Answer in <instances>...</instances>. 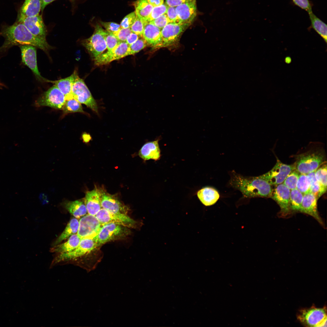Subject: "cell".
<instances>
[{
	"label": "cell",
	"mask_w": 327,
	"mask_h": 327,
	"mask_svg": "<svg viewBox=\"0 0 327 327\" xmlns=\"http://www.w3.org/2000/svg\"><path fill=\"white\" fill-rule=\"evenodd\" d=\"M55 0H41V11L42 12L45 7L48 4ZM71 2H73L75 0H69Z\"/></svg>",
	"instance_id": "816d5d0a"
},
{
	"label": "cell",
	"mask_w": 327,
	"mask_h": 327,
	"mask_svg": "<svg viewBox=\"0 0 327 327\" xmlns=\"http://www.w3.org/2000/svg\"><path fill=\"white\" fill-rule=\"evenodd\" d=\"M175 7H168L166 13L170 22L182 23L180 21L176 12Z\"/></svg>",
	"instance_id": "bcb514c9"
},
{
	"label": "cell",
	"mask_w": 327,
	"mask_h": 327,
	"mask_svg": "<svg viewBox=\"0 0 327 327\" xmlns=\"http://www.w3.org/2000/svg\"><path fill=\"white\" fill-rule=\"evenodd\" d=\"M66 101L65 95L55 85L50 88L35 102L37 106H47L62 110Z\"/></svg>",
	"instance_id": "9c48e42d"
},
{
	"label": "cell",
	"mask_w": 327,
	"mask_h": 327,
	"mask_svg": "<svg viewBox=\"0 0 327 327\" xmlns=\"http://www.w3.org/2000/svg\"><path fill=\"white\" fill-rule=\"evenodd\" d=\"M311 22L310 28L313 29L323 39L327 42L326 24L317 17L312 12L308 13Z\"/></svg>",
	"instance_id": "f546056e"
},
{
	"label": "cell",
	"mask_w": 327,
	"mask_h": 327,
	"mask_svg": "<svg viewBox=\"0 0 327 327\" xmlns=\"http://www.w3.org/2000/svg\"><path fill=\"white\" fill-rule=\"evenodd\" d=\"M17 21L23 23L34 36L41 39H46L47 29L41 15H39L25 18Z\"/></svg>",
	"instance_id": "ac0fdd59"
},
{
	"label": "cell",
	"mask_w": 327,
	"mask_h": 327,
	"mask_svg": "<svg viewBox=\"0 0 327 327\" xmlns=\"http://www.w3.org/2000/svg\"><path fill=\"white\" fill-rule=\"evenodd\" d=\"M310 180L306 174H300L298 180L296 188L303 195L310 192Z\"/></svg>",
	"instance_id": "e575fe53"
},
{
	"label": "cell",
	"mask_w": 327,
	"mask_h": 327,
	"mask_svg": "<svg viewBox=\"0 0 327 327\" xmlns=\"http://www.w3.org/2000/svg\"><path fill=\"white\" fill-rule=\"evenodd\" d=\"M41 8V0H25L18 13L17 21L39 15Z\"/></svg>",
	"instance_id": "603a6c76"
},
{
	"label": "cell",
	"mask_w": 327,
	"mask_h": 327,
	"mask_svg": "<svg viewBox=\"0 0 327 327\" xmlns=\"http://www.w3.org/2000/svg\"><path fill=\"white\" fill-rule=\"evenodd\" d=\"M19 46L21 50L22 63L31 70L38 81L47 82V80L41 75L38 69L36 47L27 45Z\"/></svg>",
	"instance_id": "9a60e30c"
},
{
	"label": "cell",
	"mask_w": 327,
	"mask_h": 327,
	"mask_svg": "<svg viewBox=\"0 0 327 327\" xmlns=\"http://www.w3.org/2000/svg\"><path fill=\"white\" fill-rule=\"evenodd\" d=\"M0 35L5 38L0 52H5L15 45H27L48 51L51 47L46 39L33 35L21 22L16 21L11 25H5L0 31Z\"/></svg>",
	"instance_id": "6da1fadb"
},
{
	"label": "cell",
	"mask_w": 327,
	"mask_h": 327,
	"mask_svg": "<svg viewBox=\"0 0 327 327\" xmlns=\"http://www.w3.org/2000/svg\"><path fill=\"white\" fill-rule=\"evenodd\" d=\"M129 45L126 41H121L114 49L102 53L94 60L97 65H101L109 63L113 61L119 59L128 55Z\"/></svg>",
	"instance_id": "2e32d148"
},
{
	"label": "cell",
	"mask_w": 327,
	"mask_h": 327,
	"mask_svg": "<svg viewBox=\"0 0 327 327\" xmlns=\"http://www.w3.org/2000/svg\"><path fill=\"white\" fill-rule=\"evenodd\" d=\"M63 204L65 209L75 218L83 216L87 212L85 203L80 200L74 201L66 200Z\"/></svg>",
	"instance_id": "83f0119b"
},
{
	"label": "cell",
	"mask_w": 327,
	"mask_h": 327,
	"mask_svg": "<svg viewBox=\"0 0 327 327\" xmlns=\"http://www.w3.org/2000/svg\"><path fill=\"white\" fill-rule=\"evenodd\" d=\"M81 240L77 233L73 234L65 242L54 246L51 248V251L58 254L71 252L78 247Z\"/></svg>",
	"instance_id": "4316f807"
},
{
	"label": "cell",
	"mask_w": 327,
	"mask_h": 327,
	"mask_svg": "<svg viewBox=\"0 0 327 327\" xmlns=\"http://www.w3.org/2000/svg\"><path fill=\"white\" fill-rule=\"evenodd\" d=\"M149 22L153 24L161 30L170 23L166 13Z\"/></svg>",
	"instance_id": "7bdbcfd3"
},
{
	"label": "cell",
	"mask_w": 327,
	"mask_h": 327,
	"mask_svg": "<svg viewBox=\"0 0 327 327\" xmlns=\"http://www.w3.org/2000/svg\"><path fill=\"white\" fill-rule=\"evenodd\" d=\"M136 15L141 19L147 21L154 7L147 0H137L133 3Z\"/></svg>",
	"instance_id": "f1b7e54d"
},
{
	"label": "cell",
	"mask_w": 327,
	"mask_h": 327,
	"mask_svg": "<svg viewBox=\"0 0 327 327\" xmlns=\"http://www.w3.org/2000/svg\"><path fill=\"white\" fill-rule=\"evenodd\" d=\"M101 203L102 208L115 214H127L129 208L122 203L114 195L101 190Z\"/></svg>",
	"instance_id": "e0dca14e"
},
{
	"label": "cell",
	"mask_w": 327,
	"mask_h": 327,
	"mask_svg": "<svg viewBox=\"0 0 327 327\" xmlns=\"http://www.w3.org/2000/svg\"><path fill=\"white\" fill-rule=\"evenodd\" d=\"M293 164L294 170L300 174H307L315 171L325 162V156L322 151H309L297 156Z\"/></svg>",
	"instance_id": "277c9868"
},
{
	"label": "cell",
	"mask_w": 327,
	"mask_h": 327,
	"mask_svg": "<svg viewBox=\"0 0 327 327\" xmlns=\"http://www.w3.org/2000/svg\"><path fill=\"white\" fill-rule=\"evenodd\" d=\"M303 195L297 188L290 190V204L292 214L300 212Z\"/></svg>",
	"instance_id": "d6a6232c"
},
{
	"label": "cell",
	"mask_w": 327,
	"mask_h": 327,
	"mask_svg": "<svg viewBox=\"0 0 327 327\" xmlns=\"http://www.w3.org/2000/svg\"><path fill=\"white\" fill-rule=\"evenodd\" d=\"M176 11L181 23L190 25L197 15L196 0H188L176 7Z\"/></svg>",
	"instance_id": "ffe728a7"
},
{
	"label": "cell",
	"mask_w": 327,
	"mask_h": 327,
	"mask_svg": "<svg viewBox=\"0 0 327 327\" xmlns=\"http://www.w3.org/2000/svg\"><path fill=\"white\" fill-rule=\"evenodd\" d=\"M154 7L160 5L164 3V0H147Z\"/></svg>",
	"instance_id": "f907efd6"
},
{
	"label": "cell",
	"mask_w": 327,
	"mask_h": 327,
	"mask_svg": "<svg viewBox=\"0 0 327 327\" xmlns=\"http://www.w3.org/2000/svg\"><path fill=\"white\" fill-rule=\"evenodd\" d=\"M291 61L292 59L290 57H286L285 59V61L286 64H289L291 63Z\"/></svg>",
	"instance_id": "f5cc1de1"
},
{
	"label": "cell",
	"mask_w": 327,
	"mask_h": 327,
	"mask_svg": "<svg viewBox=\"0 0 327 327\" xmlns=\"http://www.w3.org/2000/svg\"><path fill=\"white\" fill-rule=\"evenodd\" d=\"M105 30L99 25L94 26L93 35L83 41L82 44L94 60L103 53L107 48L105 39Z\"/></svg>",
	"instance_id": "52a82bcc"
},
{
	"label": "cell",
	"mask_w": 327,
	"mask_h": 327,
	"mask_svg": "<svg viewBox=\"0 0 327 327\" xmlns=\"http://www.w3.org/2000/svg\"><path fill=\"white\" fill-rule=\"evenodd\" d=\"M79 222L77 234L81 239L96 237L102 226L95 216L88 214L83 216Z\"/></svg>",
	"instance_id": "4fadbf2b"
},
{
	"label": "cell",
	"mask_w": 327,
	"mask_h": 327,
	"mask_svg": "<svg viewBox=\"0 0 327 327\" xmlns=\"http://www.w3.org/2000/svg\"><path fill=\"white\" fill-rule=\"evenodd\" d=\"M79 225V221L76 218L71 219L62 233L54 242V246L60 244L62 241L69 238L72 235L76 234L78 230Z\"/></svg>",
	"instance_id": "4dcf8cb0"
},
{
	"label": "cell",
	"mask_w": 327,
	"mask_h": 327,
	"mask_svg": "<svg viewBox=\"0 0 327 327\" xmlns=\"http://www.w3.org/2000/svg\"><path fill=\"white\" fill-rule=\"evenodd\" d=\"M300 174L296 170H293L287 176L283 183L290 190L296 188Z\"/></svg>",
	"instance_id": "d590c367"
},
{
	"label": "cell",
	"mask_w": 327,
	"mask_h": 327,
	"mask_svg": "<svg viewBox=\"0 0 327 327\" xmlns=\"http://www.w3.org/2000/svg\"><path fill=\"white\" fill-rule=\"evenodd\" d=\"M101 190L96 187L86 193L84 203L88 214L95 216L102 208L101 203Z\"/></svg>",
	"instance_id": "7402d4cb"
},
{
	"label": "cell",
	"mask_w": 327,
	"mask_h": 327,
	"mask_svg": "<svg viewBox=\"0 0 327 327\" xmlns=\"http://www.w3.org/2000/svg\"><path fill=\"white\" fill-rule=\"evenodd\" d=\"M159 140L157 139L145 143L139 151V156L145 160L150 159H153L155 161L159 160L161 154Z\"/></svg>",
	"instance_id": "cb8c5ba5"
},
{
	"label": "cell",
	"mask_w": 327,
	"mask_h": 327,
	"mask_svg": "<svg viewBox=\"0 0 327 327\" xmlns=\"http://www.w3.org/2000/svg\"><path fill=\"white\" fill-rule=\"evenodd\" d=\"M95 216L102 226L114 223L128 228H135L137 223L127 214L113 213L103 208L100 210Z\"/></svg>",
	"instance_id": "8fae6325"
},
{
	"label": "cell",
	"mask_w": 327,
	"mask_h": 327,
	"mask_svg": "<svg viewBox=\"0 0 327 327\" xmlns=\"http://www.w3.org/2000/svg\"><path fill=\"white\" fill-rule=\"evenodd\" d=\"M160 28L145 21L142 37L147 44L154 48L161 47L162 38Z\"/></svg>",
	"instance_id": "44dd1931"
},
{
	"label": "cell",
	"mask_w": 327,
	"mask_h": 327,
	"mask_svg": "<svg viewBox=\"0 0 327 327\" xmlns=\"http://www.w3.org/2000/svg\"><path fill=\"white\" fill-rule=\"evenodd\" d=\"M78 75L77 72L74 71L72 74L68 77L54 81L48 80L47 82L54 84L65 95L66 100H69L73 98L72 88Z\"/></svg>",
	"instance_id": "d4e9b609"
},
{
	"label": "cell",
	"mask_w": 327,
	"mask_h": 327,
	"mask_svg": "<svg viewBox=\"0 0 327 327\" xmlns=\"http://www.w3.org/2000/svg\"><path fill=\"white\" fill-rule=\"evenodd\" d=\"M229 184L240 191L247 198L270 197L272 186L260 176L245 177L233 171L230 174Z\"/></svg>",
	"instance_id": "7a4b0ae2"
},
{
	"label": "cell",
	"mask_w": 327,
	"mask_h": 327,
	"mask_svg": "<svg viewBox=\"0 0 327 327\" xmlns=\"http://www.w3.org/2000/svg\"><path fill=\"white\" fill-rule=\"evenodd\" d=\"M327 173L326 161L322 164L315 171V177L320 187L319 198L327 190Z\"/></svg>",
	"instance_id": "1f68e13d"
},
{
	"label": "cell",
	"mask_w": 327,
	"mask_h": 327,
	"mask_svg": "<svg viewBox=\"0 0 327 327\" xmlns=\"http://www.w3.org/2000/svg\"><path fill=\"white\" fill-rule=\"evenodd\" d=\"M197 196L201 203L206 206L214 204L220 197L218 191L211 187H205L199 190Z\"/></svg>",
	"instance_id": "484cf974"
},
{
	"label": "cell",
	"mask_w": 327,
	"mask_h": 327,
	"mask_svg": "<svg viewBox=\"0 0 327 327\" xmlns=\"http://www.w3.org/2000/svg\"><path fill=\"white\" fill-rule=\"evenodd\" d=\"M5 87V85L0 81V89H2L3 87Z\"/></svg>",
	"instance_id": "db71d44e"
},
{
	"label": "cell",
	"mask_w": 327,
	"mask_h": 327,
	"mask_svg": "<svg viewBox=\"0 0 327 327\" xmlns=\"http://www.w3.org/2000/svg\"><path fill=\"white\" fill-rule=\"evenodd\" d=\"M294 170V165L283 164L277 159L273 168L260 176L271 185L275 186L282 183L287 176Z\"/></svg>",
	"instance_id": "7c38bea8"
},
{
	"label": "cell",
	"mask_w": 327,
	"mask_h": 327,
	"mask_svg": "<svg viewBox=\"0 0 327 327\" xmlns=\"http://www.w3.org/2000/svg\"><path fill=\"white\" fill-rule=\"evenodd\" d=\"M145 21L136 15L134 22L130 27L131 31L142 37Z\"/></svg>",
	"instance_id": "60d3db41"
},
{
	"label": "cell",
	"mask_w": 327,
	"mask_h": 327,
	"mask_svg": "<svg viewBox=\"0 0 327 327\" xmlns=\"http://www.w3.org/2000/svg\"><path fill=\"white\" fill-rule=\"evenodd\" d=\"M97 247L96 237L81 239L78 247L72 251L58 254L53 259L50 268H51L58 265L70 263L86 270L85 256Z\"/></svg>",
	"instance_id": "3957f363"
},
{
	"label": "cell",
	"mask_w": 327,
	"mask_h": 327,
	"mask_svg": "<svg viewBox=\"0 0 327 327\" xmlns=\"http://www.w3.org/2000/svg\"><path fill=\"white\" fill-rule=\"evenodd\" d=\"M101 24L106 29V30L113 33L119 30L121 28L120 25L114 22H105L100 21Z\"/></svg>",
	"instance_id": "7dc6e473"
},
{
	"label": "cell",
	"mask_w": 327,
	"mask_h": 327,
	"mask_svg": "<svg viewBox=\"0 0 327 327\" xmlns=\"http://www.w3.org/2000/svg\"><path fill=\"white\" fill-rule=\"evenodd\" d=\"M105 39L107 51L112 50L121 42L112 33H109L105 30Z\"/></svg>",
	"instance_id": "ab89813d"
},
{
	"label": "cell",
	"mask_w": 327,
	"mask_h": 327,
	"mask_svg": "<svg viewBox=\"0 0 327 327\" xmlns=\"http://www.w3.org/2000/svg\"><path fill=\"white\" fill-rule=\"evenodd\" d=\"M168 6L165 3L158 6L154 7L149 16L147 21L150 22L165 14L167 10Z\"/></svg>",
	"instance_id": "74e56055"
},
{
	"label": "cell",
	"mask_w": 327,
	"mask_h": 327,
	"mask_svg": "<svg viewBox=\"0 0 327 327\" xmlns=\"http://www.w3.org/2000/svg\"><path fill=\"white\" fill-rule=\"evenodd\" d=\"M294 4L308 13L312 12V4L309 0H292Z\"/></svg>",
	"instance_id": "ee69618b"
},
{
	"label": "cell",
	"mask_w": 327,
	"mask_h": 327,
	"mask_svg": "<svg viewBox=\"0 0 327 327\" xmlns=\"http://www.w3.org/2000/svg\"><path fill=\"white\" fill-rule=\"evenodd\" d=\"M145 40L140 36L135 42L129 45L128 50V55H134L144 49L147 45Z\"/></svg>",
	"instance_id": "8d00e7d4"
},
{
	"label": "cell",
	"mask_w": 327,
	"mask_h": 327,
	"mask_svg": "<svg viewBox=\"0 0 327 327\" xmlns=\"http://www.w3.org/2000/svg\"><path fill=\"white\" fill-rule=\"evenodd\" d=\"M310 180V192L316 195L319 199L320 187L319 183L316 179L315 171L307 174Z\"/></svg>",
	"instance_id": "f35d334b"
},
{
	"label": "cell",
	"mask_w": 327,
	"mask_h": 327,
	"mask_svg": "<svg viewBox=\"0 0 327 327\" xmlns=\"http://www.w3.org/2000/svg\"><path fill=\"white\" fill-rule=\"evenodd\" d=\"M62 110L64 114L76 112L85 113L81 104L74 98L66 100Z\"/></svg>",
	"instance_id": "836d02e7"
},
{
	"label": "cell",
	"mask_w": 327,
	"mask_h": 327,
	"mask_svg": "<svg viewBox=\"0 0 327 327\" xmlns=\"http://www.w3.org/2000/svg\"><path fill=\"white\" fill-rule=\"evenodd\" d=\"M71 91L74 98L98 113V107L96 101L83 80L79 78L78 75L73 84Z\"/></svg>",
	"instance_id": "ba28073f"
},
{
	"label": "cell",
	"mask_w": 327,
	"mask_h": 327,
	"mask_svg": "<svg viewBox=\"0 0 327 327\" xmlns=\"http://www.w3.org/2000/svg\"><path fill=\"white\" fill-rule=\"evenodd\" d=\"M190 25L186 23H168L161 30V47L169 46L174 44Z\"/></svg>",
	"instance_id": "5bb4252c"
},
{
	"label": "cell",
	"mask_w": 327,
	"mask_h": 327,
	"mask_svg": "<svg viewBox=\"0 0 327 327\" xmlns=\"http://www.w3.org/2000/svg\"><path fill=\"white\" fill-rule=\"evenodd\" d=\"M318 199L316 195L311 192L303 195L300 212L313 217L324 227V223L318 210L317 203Z\"/></svg>",
	"instance_id": "d6986e66"
},
{
	"label": "cell",
	"mask_w": 327,
	"mask_h": 327,
	"mask_svg": "<svg viewBox=\"0 0 327 327\" xmlns=\"http://www.w3.org/2000/svg\"><path fill=\"white\" fill-rule=\"evenodd\" d=\"M290 190L283 183L272 189L270 197L279 205L280 211L279 216L280 217H287L292 214L290 204Z\"/></svg>",
	"instance_id": "30bf717a"
},
{
	"label": "cell",
	"mask_w": 327,
	"mask_h": 327,
	"mask_svg": "<svg viewBox=\"0 0 327 327\" xmlns=\"http://www.w3.org/2000/svg\"><path fill=\"white\" fill-rule=\"evenodd\" d=\"M298 320L306 326H327L326 307L317 308L314 306L301 310L297 317Z\"/></svg>",
	"instance_id": "8992f818"
},
{
	"label": "cell",
	"mask_w": 327,
	"mask_h": 327,
	"mask_svg": "<svg viewBox=\"0 0 327 327\" xmlns=\"http://www.w3.org/2000/svg\"><path fill=\"white\" fill-rule=\"evenodd\" d=\"M136 15L135 12H133L125 16L121 21L120 26L121 28H130L134 22Z\"/></svg>",
	"instance_id": "b9f144b4"
},
{
	"label": "cell",
	"mask_w": 327,
	"mask_h": 327,
	"mask_svg": "<svg viewBox=\"0 0 327 327\" xmlns=\"http://www.w3.org/2000/svg\"><path fill=\"white\" fill-rule=\"evenodd\" d=\"M140 37L138 35L132 32L127 37L126 42L129 45H130L136 41Z\"/></svg>",
	"instance_id": "681fc988"
},
{
	"label": "cell",
	"mask_w": 327,
	"mask_h": 327,
	"mask_svg": "<svg viewBox=\"0 0 327 327\" xmlns=\"http://www.w3.org/2000/svg\"><path fill=\"white\" fill-rule=\"evenodd\" d=\"M131 233L129 228L120 224L111 223L104 225L96 236L98 247L109 242L124 239Z\"/></svg>",
	"instance_id": "5b68a950"
},
{
	"label": "cell",
	"mask_w": 327,
	"mask_h": 327,
	"mask_svg": "<svg viewBox=\"0 0 327 327\" xmlns=\"http://www.w3.org/2000/svg\"><path fill=\"white\" fill-rule=\"evenodd\" d=\"M188 0H166L165 4L169 7H176L182 4Z\"/></svg>",
	"instance_id": "c3c4849f"
},
{
	"label": "cell",
	"mask_w": 327,
	"mask_h": 327,
	"mask_svg": "<svg viewBox=\"0 0 327 327\" xmlns=\"http://www.w3.org/2000/svg\"><path fill=\"white\" fill-rule=\"evenodd\" d=\"M130 28H121L113 34L120 41H126L129 35L132 32Z\"/></svg>",
	"instance_id": "f6af8a7d"
}]
</instances>
